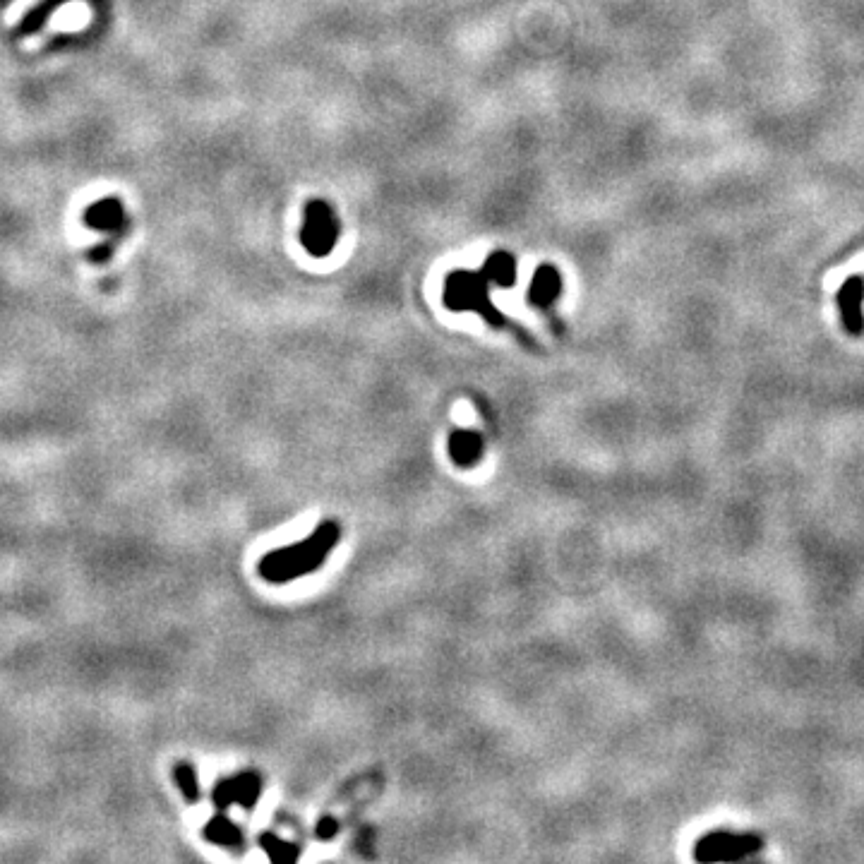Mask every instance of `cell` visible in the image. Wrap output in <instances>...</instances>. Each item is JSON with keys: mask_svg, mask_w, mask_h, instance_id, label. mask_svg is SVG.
Masks as SVG:
<instances>
[{"mask_svg": "<svg viewBox=\"0 0 864 864\" xmlns=\"http://www.w3.org/2000/svg\"><path fill=\"white\" fill-rule=\"evenodd\" d=\"M63 3H68V0H44V3L36 5V8L27 15V20L22 22V32L29 34V32H34V29H39L41 24L48 20V15H51V12L56 8H60Z\"/></svg>", "mask_w": 864, "mask_h": 864, "instance_id": "obj_13", "label": "cell"}, {"mask_svg": "<svg viewBox=\"0 0 864 864\" xmlns=\"http://www.w3.org/2000/svg\"><path fill=\"white\" fill-rule=\"evenodd\" d=\"M562 296V274L560 269L552 267V264H543L533 274L531 286H528V300H531L536 308L548 310L557 298Z\"/></svg>", "mask_w": 864, "mask_h": 864, "instance_id": "obj_6", "label": "cell"}, {"mask_svg": "<svg viewBox=\"0 0 864 864\" xmlns=\"http://www.w3.org/2000/svg\"><path fill=\"white\" fill-rule=\"evenodd\" d=\"M173 778H176L180 792H183V797L188 802H197L200 800L202 790H200V778H197L195 766L188 764V761H178L176 766H173Z\"/></svg>", "mask_w": 864, "mask_h": 864, "instance_id": "obj_10", "label": "cell"}, {"mask_svg": "<svg viewBox=\"0 0 864 864\" xmlns=\"http://www.w3.org/2000/svg\"><path fill=\"white\" fill-rule=\"evenodd\" d=\"M84 221H87L89 226L96 228V231H118L120 226H123L125 214H123V204L118 200H113V197H106V200L92 204V207L87 209V216H84Z\"/></svg>", "mask_w": 864, "mask_h": 864, "instance_id": "obj_7", "label": "cell"}, {"mask_svg": "<svg viewBox=\"0 0 864 864\" xmlns=\"http://www.w3.org/2000/svg\"><path fill=\"white\" fill-rule=\"evenodd\" d=\"M483 452V444L478 442L476 435H468V432H459V435L452 437V454L454 459L464 461V464H471L476 456Z\"/></svg>", "mask_w": 864, "mask_h": 864, "instance_id": "obj_12", "label": "cell"}, {"mask_svg": "<svg viewBox=\"0 0 864 864\" xmlns=\"http://www.w3.org/2000/svg\"><path fill=\"white\" fill-rule=\"evenodd\" d=\"M444 303L449 310L478 312L490 324H507V320L495 310L490 300V284L483 272L471 269H456L444 281Z\"/></svg>", "mask_w": 864, "mask_h": 864, "instance_id": "obj_2", "label": "cell"}, {"mask_svg": "<svg viewBox=\"0 0 864 864\" xmlns=\"http://www.w3.org/2000/svg\"><path fill=\"white\" fill-rule=\"evenodd\" d=\"M761 848V838L756 836H735V833L718 831L704 838L696 848V860L701 862H735L754 855Z\"/></svg>", "mask_w": 864, "mask_h": 864, "instance_id": "obj_4", "label": "cell"}, {"mask_svg": "<svg viewBox=\"0 0 864 864\" xmlns=\"http://www.w3.org/2000/svg\"><path fill=\"white\" fill-rule=\"evenodd\" d=\"M262 795V778L255 771L238 773V776L221 780L212 792V802L216 804L219 812H226L231 804H240L245 812L255 809L257 800Z\"/></svg>", "mask_w": 864, "mask_h": 864, "instance_id": "obj_5", "label": "cell"}, {"mask_svg": "<svg viewBox=\"0 0 864 864\" xmlns=\"http://www.w3.org/2000/svg\"><path fill=\"white\" fill-rule=\"evenodd\" d=\"M339 219L327 202L312 200L305 204L303 226H300V243L312 257H327L339 240Z\"/></svg>", "mask_w": 864, "mask_h": 864, "instance_id": "obj_3", "label": "cell"}, {"mask_svg": "<svg viewBox=\"0 0 864 864\" xmlns=\"http://www.w3.org/2000/svg\"><path fill=\"white\" fill-rule=\"evenodd\" d=\"M480 272H483L485 279H488V284H495L500 288H512L516 281V260L509 255V252L497 250L492 252L488 260H485Z\"/></svg>", "mask_w": 864, "mask_h": 864, "instance_id": "obj_9", "label": "cell"}, {"mask_svg": "<svg viewBox=\"0 0 864 864\" xmlns=\"http://www.w3.org/2000/svg\"><path fill=\"white\" fill-rule=\"evenodd\" d=\"M202 831L209 843L221 845V848H231V850L243 848V831H240V828L233 824L226 814H216L212 819H207V824H204Z\"/></svg>", "mask_w": 864, "mask_h": 864, "instance_id": "obj_8", "label": "cell"}, {"mask_svg": "<svg viewBox=\"0 0 864 864\" xmlns=\"http://www.w3.org/2000/svg\"><path fill=\"white\" fill-rule=\"evenodd\" d=\"M336 540H339V526L332 524V521H324L322 526H317L300 543L267 552L257 564V569H260V576L269 584H288V581H296L300 576L320 569L329 557V552L334 550Z\"/></svg>", "mask_w": 864, "mask_h": 864, "instance_id": "obj_1", "label": "cell"}, {"mask_svg": "<svg viewBox=\"0 0 864 864\" xmlns=\"http://www.w3.org/2000/svg\"><path fill=\"white\" fill-rule=\"evenodd\" d=\"M260 845L272 862H293V860H298V855H300L296 845L286 843V840L274 836V833H262Z\"/></svg>", "mask_w": 864, "mask_h": 864, "instance_id": "obj_11", "label": "cell"}]
</instances>
